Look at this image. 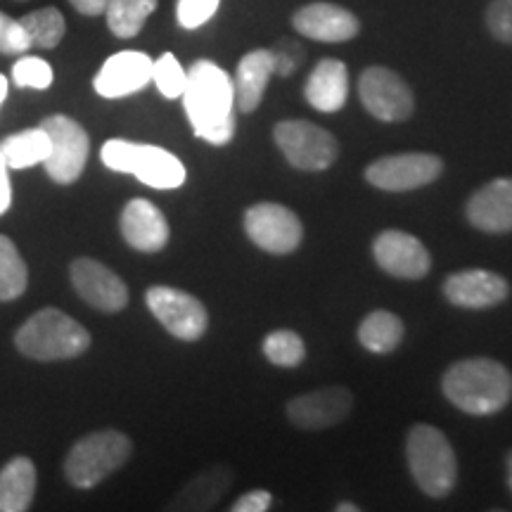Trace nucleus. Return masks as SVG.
<instances>
[{"instance_id":"nucleus-12","label":"nucleus","mask_w":512,"mask_h":512,"mask_svg":"<svg viewBox=\"0 0 512 512\" xmlns=\"http://www.w3.org/2000/svg\"><path fill=\"white\" fill-rule=\"evenodd\" d=\"M444 171V162L427 152H403L375 159L366 169V181L377 190L408 192L425 188L437 181Z\"/></svg>"},{"instance_id":"nucleus-33","label":"nucleus","mask_w":512,"mask_h":512,"mask_svg":"<svg viewBox=\"0 0 512 512\" xmlns=\"http://www.w3.org/2000/svg\"><path fill=\"white\" fill-rule=\"evenodd\" d=\"M221 0H178L176 19L183 29H200L219 10Z\"/></svg>"},{"instance_id":"nucleus-15","label":"nucleus","mask_w":512,"mask_h":512,"mask_svg":"<svg viewBox=\"0 0 512 512\" xmlns=\"http://www.w3.org/2000/svg\"><path fill=\"white\" fill-rule=\"evenodd\" d=\"M373 256L384 273L403 280H420L430 273L432 256L411 233L384 230L373 242Z\"/></svg>"},{"instance_id":"nucleus-7","label":"nucleus","mask_w":512,"mask_h":512,"mask_svg":"<svg viewBox=\"0 0 512 512\" xmlns=\"http://www.w3.org/2000/svg\"><path fill=\"white\" fill-rule=\"evenodd\" d=\"M273 140L287 162L302 171H325L335 164L339 145L330 131L304 119L278 121Z\"/></svg>"},{"instance_id":"nucleus-8","label":"nucleus","mask_w":512,"mask_h":512,"mask_svg":"<svg viewBox=\"0 0 512 512\" xmlns=\"http://www.w3.org/2000/svg\"><path fill=\"white\" fill-rule=\"evenodd\" d=\"M38 126L46 128L50 138V155L43 162L48 176L60 185L79 181L91 155V138L86 128L67 114H50Z\"/></svg>"},{"instance_id":"nucleus-34","label":"nucleus","mask_w":512,"mask_h":512,"mask_svg":"<svg viewBox=\"0 0 512 512\" xmlns=\"http://www.w3.org/2000/svg\"><path fill=\"white\" fill-rule=\"evenodd\" d=\"M271 53L275 74L278 76H292L299 67H302L306 55L302 43L294 41V38H280V41L271 48Z\"/></svg>"},{"instance_id":"nucleus-42","label":"nucleus","mask_w":512,"mask_h":512,"mask_svg":"<svg viewBox=\"0 0 512 512\" xmlns=\"http://www.w3.org/2000/svg\"><path fill=\"white\" fill-rule=\"evenodd\" d=\"M505 470H508V486H510V494H512V451L505 458Z\"/></svg>"},{"instance_id":"nucleus-1","label":"nucleus","mask_w":512,"mask_h":512,"mask_svg":"<svg viewBox=\"0 0 512 512\" xmlns=\"http://www.w3.org/2000/svg\"><path fill=\"white\" fill-rule=\"evenodd\" d=\"M181 98L197 138L211 145H226L235 138V88L219 64L211 60L192 64Z\"/></svg>"},{"instance_id":"nucleus-32","label":"nucleus","mask_w":512,"mask_h":512,"mask_svg":"<svg viewBox=\"0 0 512 512\" xmlns=\"http://www.w3.org/2000/svg\"><path fill=\"white\" fill-rule=\"evenodd\" d=\"M53 67L41 57H19L12 67V81L17 88H34V91H46L53 86Z\"/></svg>"},{"instance_id":"nucleus-27","label":"nucleus","mask_w":512,"mask_h":512,"mask_svg":"<svg viewBox=\"0 0 512 512\" xmlns=\"http://www.w3.org/2000/svg\"><path fill=\"white\" fill-rule=\"evenodd\" d=\"M157 5V0H110L105 10L107 27L117 38H136Z\"/></svg>"},{"instance_id":"nucleus-10","label":"nucleus","mask_w":512,"mask_h":512,"mask_svg":"<svg viewBox=\"0 0 512 512\" xmlns=\"http://www.w3.org/2000/svg\"><path fill=\"white\" fill-rule=\"evenodd\" d=\"M363 107L384 124H399L413 117L415 98L408 83L389 67H368L358 79Z\"/></svg>"},{"instance_id":"nucleus-36","label":"nucleus","mask_w":512,"mask_h":512,"mask_svg":"<svg viewBox=\"0 0 512 512\" xmlns=\"http://www.w3.org/2000/svg\"><path fill=\"white\" fill-rule=\"evenodd\" d=\"M31 46V38L27 34V29L22 27V24L17 22V19H12V24L5 31L3 41H0V53L3 55H24L27 53Z\"/></svg>"},{"instance_id":"nucleus-13","label":"nucleus","mask_w":512,"mask_h":512,"mask_svg":"<svg viewBox=\"0 0 512 512\" xmlns=\"http://www.w3.org/2000/svg\"><path fill=\"white\" fill-rule=\"evenodd\" d=\"M354 408V394L347 387H323L316 392L299 394L287 403L285 413L294 427L299 430H328L344 422Z\"/></svg>"},{"instance_id":"nucleus-38","label":"nucleus","mask_w":512,"mask_h":512,"mask_svg":"<svg viewBox=\"0 0 512 512\" xmlns=\"http://www.w3.org/2000/svg\"><path fill=\"white\" fill-rule=\"evenodd\" d=\"M12 204V185L8 176V164H5V157L0 155V216L10 209Z\"/></svg>"},{"instance_id":"nucleus-37","label":"nucleus","mask_w":512,"mask_h":512,"mask_svg":"<svg viewBox=\"0 0 512 512\" xmlns=\"http://www.w3.org/2000/svg\"><path fill=\"white\" fill-rule=\"evenodd\" d=\"M271 505H273L271 491L254 489V491H247V494H242L238 501L230 505V510L233 512H266V510H271Z\"/></svg>"},{"instance_id":"nucleus-2","label":"nucleus","mask_w":512,"mask_h":512,"mask_svg":"<svg viewBox=\"0 0 512 512\" xmlns=\"http://www.w3.org/2000/svg\"><path fill=\"white\" fill-rule=\"evenodd\" d=\"M441 392L467 415H494L512 399V373L494 358H465L446 370Z\"/></svg>"},{"instance_id":"nucleus-16","label":"nucleus","mask_w":512,"mask_h":512,"mask_svg":"<svg viewBox=\"0 0 512 512\" xmlns=\"http://www.w3.org/2000/svg\"><path fill=\"white\" fill-rule=\"evenodd\" d=\"M510 294V285L503 275L484 271V268H470L448 275L444 283V297L458 309L482 311L491 306L503 304Z\"/></svg>"},{"instance_id":"nucleus-23","label":"nucleus","mask_w":512,"mask_h":512,"mask_svg":"<svg viewBox=\"0 0 512 512\" xmlns=\"http://www.w3.org/2000/svg\"><path fill=\"white\" fill-rule=\"evenodd\" d=\"M230 484H233V470L226 465H211L178 491L169 508L171 510H209L221 501L223 494L230 489Z\"/></svg>"},{"instance_id":"nucleus-40","label":"nucleus","mask_w":512,"mask_h":512,"mask_svg":"<svg viewBox=\"0 0 512 512\" xmlns=\"http://www.w3.org/2000/svg\"><path fill=\"white\" fill-rule=\"evenodd\" d=\"M12 24V19L5 15V12H0V41H3V36H5V31H8V27Z\"/></svg>"},{"instance_id":"nucleus-39","label":"nucleus","mask_w":512,"mask_h":512,"mask_svg":"<svg viewBox=\"0 0 512 512\" xmlns=\"http://www.w3.org/2000/svg\"><path fill=\"white\" fill-rule=\"evenodd\" d=\"M69 3H72V8L76 12H81V15L98 17V15H105L110 0H69Z\"/></svg>"},{"instance_id":"nucleus-21","label":"nucleus","mask_w":512,"mask_h":512,"mask_svg":"<svg viewBox=\"0 0 512 512\" xmlns=\"http://www.w3.org/2000/svg\"><path fill=\"white\" fill-rule=\"evenodd\" d=\"M304 98L318 112H339L349 98V69L342 60L325 57L309 74Z\"/></svg>"},{"instance_id":"nucleus-4","label":"nucleus","mask_w":512,"mask_h":512,"mask_svg":"<svg viewBox=\"0 0 512 512\" xmlns=\"http://www.w3.org/2000/svg\"><path fill=\"white\" fill-rule=\"evenodd\" d=\"M408 470L415 484L432 498H446L458 482V460L451 441L439 427L418 422L406 439Z\"/></svg>"},{"instance_id":"nucleus-19","label":"nucleus","mask_w":512,"mask_h":512,"mask_svg":"<svg viewBox=\"0 0 512 512\" xmlns=\"http://www.w3.org/2000/svg\"><path fill=\"white\" fill-rule=\"evenodd\" d=\"M465 216L486 235L512 233V178H494L465 204Z\"/></svg>"},{"instance_id":"nucleus-6","label":"nucleus","mask_w":512,"mask_h":512,"mask_svg":"<svg viewBox=\"0 0 512 512\" xmlns=\"http://www.w3.org/2000/svg\"><path fill=\"white\" fill-rule=\"evenodd\" d=\"M100 159L107 169L136 176L140 183L157 190H174L185 183V166L181 159L157 145L112 138L102 145Z\"/></svg>"},{"instance_id":"nucleus-5","label":"nucleus","mask_w":512,"mask_h":512,"mask_svg":"<svg viewBox=\"0 0 512 512\" xmlns=\"http://www.w3.org/2000/svg\"><path fill=\"white\" fill-rule=\"evenodd\" d=\"M133 453V441L119 430H100L76 441L64 458V477L76 489H93L114 475Z\"/></svg>"},{"instance_id":"nucleus-44","label":"nucleus","mask_w":512,"mask_h":512,"mask_svg":"<svg viewBox=\"0 0 512 512\" xmlns=\"http://www.w3.org/2000/svg\"><path fill=\"white\" fill-rule=\"evenodd\" d=\"M17 3H24V0H17Z\"/></svg>"},{"instance_id":"nucleus-26","label":"nucleus","mask_w":512,"mask_h":512,"mask_svg":"<svg viewBox=\"0 0 512 512\" xmlns=\"http://www.w3.org/2000/svg\"><path fill=\"white\" fill-rule=\"evenodd\" d=\"M0 155L5 157L8 169H29V166L43 164L50 155V138L46 128L36 126L8 136L0 143Z\"/></svg>"},{"instance_id":"nucleus-41","label":"nucleus","mask_w":512,"mask_h":512,"mask_svg":"<svg viewBox=\"0 0 512 512\" xmlns=\"http://www.w3.org/2000/svg\"><path fill=\"white\" fill-rule=\"evenodd\" d=\"M5 98H8V79L0 74V105H3Z\"/></svg>"},{"instance_id":"nucleus-14","label":"nucleus","mask_w":512,"mask_h":512,"mask_svg":"<svg viewBox=\"0 0 512 512\" xmlns=\"http://www.w3.org/2000/svg\"><path fill=\"white\" fill-rule=\"evenodd\" d=\"M69 278L79 297L102 313H119L128 304V287L112 268L91 256H81L69 266Z\"/></svg>"},{"instance_id":"nucleus-28","label":"nucleus","mask_w":512,"mask_h":512,"mask_svg":"<svg viewBox=\"0 0 512 512\" xmlns=\"http://www.w3.org/2000/svg\"><path fill=\"white\" fill-rule=\"evenodd\" d=\"M29 271L8 235L0 233V302H12L27 292Z\"/></svg>"},{"instance_id":"nucleus-43","label":"nucleus","mask_w":512,"mask_h":512,"mask_svg":"<svg viewBox=\"0 0 512 512\" xmlns=\"http://www.w3.org/2000/svg\"><path fill=\"white\" fill-rule=\"evenodd\" d=\"M335 510L337 512H358L361 508H358V505H354V503H339Z\"/></svg>"},{"instance_id":"nucleus-30","label":"nucleus","mask_w":512,"mask_h":512,"mask_svg":"<svg viewBox=\"0 0 512 512\" xmlns=\"http://www.w3.org/2000/svg\"><path fill=\"white\" fill-rule=\"evenodd\" d=\"M264 356L278 368H297L304 361V339L294 330L268 332L264 339Z\"/></svg>"},{"instance_id":"nucleus-9","label":"nucleus","mask_w":512,"mask_h":512,"mask_svg":"<svg viewBox=\"0 0 512 512\" xmlns=\"http://www.w3.org/2000/svg\"><path fill=\"white\" fill-rule=\"evenodd\" d=\"M145 304L152 316L183 342H197L209 328V313L200 299L176 287H150L145 292Z\"/></svg>"},{"instance_id":"nucleus-20","label":"nucleus","mask_w":512,"mask_h":512,"mask_svg":"<svg viewBox=\"0 0 512 512\" xmlns=\"http://www.w3.org/2000/svg\"><path fill=\"white\" fill-rule=\"evenodd\" d=\"M119 228L128 245L143 254L162 252L171 235L162 209L145 200V197H136V200L126 204L124 211H121Z\"/></svg>"},{"instance_id":"nucleus-31","label":"nucleus","mask_w":512,"mask_h":512,"mask_svg":"<svg viewBox=\"0 0 512 512\" xmlns=\"http://www.w3.org/2000/svg\"><path fill=\"white\" fill-rule=\"evenodd\" d=\"M152 81L157 83L159 93H162L164 98L174 100L183 95L185 83H188V72L181 67L176 55L164 53L157 62H152Z\"/></svg>"},{"instance_id":"nucleus-25","label":"nucleus","mask_w":512,"mask_h":512,"mask_svg":"<svg viewBox=\"0 0 512 512\" xmlns=\"http://www.w3.org/2000/svg\"><path fill=\"white\" fill-rule=\"evenodd\" d=\"M403 320L392 311L377 309L358 325V342L370 354H392L403 342Z\"/></svg>"},{"instance_id":"nucleus-3","label":"nucleus","mask_w":512,"mask_h":512,"mask_svg":"<svg viewBox=\"0 0 512 512\" xmlns=\"http://www.w3.org/2000/svg\"><path fill=\"white\" fill-rule=\"evenodd\" d=\"M15 347L22 356L41 363L67 361L86 354L91 347V332L64 311L48 306L36 311L15 332Z\"/></svg>"},{"instance_id":"nucleus-24","label":"nucleus","mask_w":512,"mask_h":512,"mask_svg":"<svg viewBox=\"0 0 512 512\" xmlns=\"http://www.w3.org/2000/svg\"><path fill=\"white\" fill-rule=\"evenodd\" d=\"M36 496V467L27 456L12 458L0 470V512H24Z\"/></svg>"},{"instance_id":"nucleus-11","label":"nucleus","mask_w":512,"mask_h":512,"mask_svg":"<svg viewBox=\"0 0 512 512\" xmlns=\"http://www.w3.org/2000/svg\"><path fill=\"white\" fill-rule=\"evenodd\" d=\"M245 233L259 249L283 256L302 245L304 226L283 204L259 202L245 211Z\"/></svg>"},{"instance_id":"nucleus-29","label":"nucleus","mask_w":512,"mask_h":512,"mask_svg":"<svg viewBox=\"0 0 512 512\" xmlns=\"http://www.w3.org/2000/svg\"><path fill=\"white\" fill-rule=\"evenodd\" d=\"M19 24L27 29L34 48H57L64 34H67V22H64V15L57 8H41L29 12V15L19 19Z\"/></svg>"},{"instance_id":"nucleus-17","label":"nucleus","mask_w":512,"mask_h":512,"mask_svg":"<svg viewBox=\"0 0 512 512\" xmlns=\"http://www.w3.org/2000/svg\"><path fill=\"white\" fill-rule=\"evenodd\" d=\"M299 34L320 43H347L358 36L361 22L354 12L335 3H309L292 17Z\"/></svg>"},{"instance_id":"nucleus-35","label":"nucleus","mask_w":512,"mask_h":512,"mask_svg":"<svg viewBox=\"0 0 512 512\" xmlns=\"http://www.w3.org/2000/svg\"><path fill=\"white\" fill-rule=\"evenodd\" d=\"M486 27L496 41L512 46V0H491L486 8Z\"/></svg>"},{"instance_id":"nucleus-22","label":"nucleus","mask_w":512,"mask_h":512,"mask_svg":"<svg viewBox=\"0 0 512 512\" xmlns=\"http://www.w3.org/2000/svg\"><path fill=\"white\" fill-rule=\"evenodd\" d=\"M275 74L273 67V53L268 48H256L252 53L242 57L238 69H235V107L240 112L252 114L256 107L264 100L266 86Z\"/></svg>"},{"instance_id":"nucleus-18","label":"nucleus","mask_w":512,"mask_h":512,"mask_svg":"<svg viewBox=\"0 0 512 512\" xmlns=\"http://www.w3.org/2000/svg\"><path fill=\"white\" fill-rule=\"evenodd\" d=\"M152 81V60L138 50H124V53L112 55L110 60L100 67L95 74L93 86L95 93L107 100L126 98L143 91Z\"/></svg>"}]
</instances>
